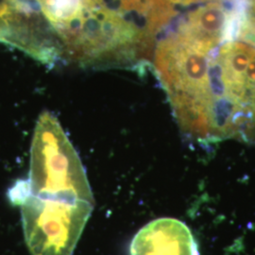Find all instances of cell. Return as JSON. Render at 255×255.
<instances>
[{
	"mask_svg": "<svg viewBox=\"0 0 255 255\" xmlns=\"http://www.w3.org/2000/svg\"><path fill=\"white\" fill-rule=\"evenodd\" d=\"M128 255H201L190 229L181 220L155 219L132 238Z\"/></svg>",
	"mask_w": 255,
	"mask_h": 255,
	"instance_id": "4",
	"label": "cell"
},
{
	"mask_svg": "<svg viewBox=\"0 0 255 255\" xmlns=\"http://www.w3.org/2000/svg\"><path fill=\"white\" fill-rule=\"evenodd\" d=\"M154 70L186 136L201 145L255 142V46L180 40Z\"/></svg>",
	"mask_w": 255,
	"mask_h": 255,
	"instance_id": "1",
	"label": "cell"
},
{
	"mask_svg": "<svg viewBox=\"0 0 255 255\" xmlns=\"http://www.w3.org/2000/svg\"><path fill=\"white\" fill-rule=\"evenodd\" d=\"M32 255H73L95 203L54 201L28 195L18 204Z\"/></svg>",
	"mask_w": 255,
	"mask_h": 255,
	"instance_id": "3",
	"label": "cell"
},
{
	"mask_svg": "<svg viewBox=\"0 0 255 255\" xmlns=\"http://www.w3.org/2000/svg\"><path fill=\"white\" fill-rule=\"evenodd\" d=\"M30 195L54 201L95 203L81 159L50 112L37 121L27 180Z\"/></svg>",
	"mask_w": 255,
	"mask_h": 255,
	"instance_id": "2",
	"label": "cell"
},
{
	"mask_svg": "<svg viewBox=\"0 0 255 255\" xmlns=\"http://www.w3.org/2000/svg\"><path fill=\"white\" fill-rule=\"evenodd\" d=\"M61 43L79 26L92 0H33Z\"/></svg>",
	"mask_w": 255,
	"mask_h": 255,
	"instance_id": "5",
	"label": "cell"
}]
</instances>
